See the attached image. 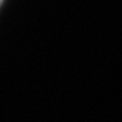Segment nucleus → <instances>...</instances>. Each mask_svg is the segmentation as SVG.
<instances>
[{"label": "nucleus", "instance_id": "f257e3e1", "mask_svg": "<svg viewBox=\"0 0 122 122\" xmlns=\"http://www.w3.org/2000/svg\"><path fill=\"white\" fill-rule=\"evenodd\" d=\"M2 2H3V0H0V5H2Z\"/></svg>", "mask_w": 122, "mask_h": 122}]
</instances>
